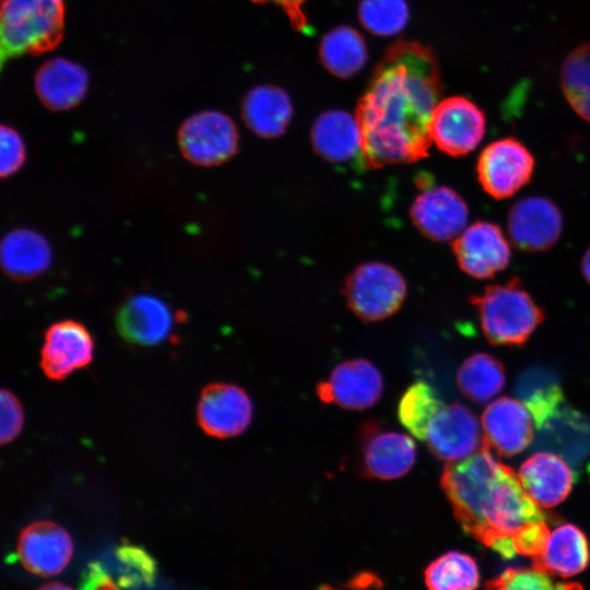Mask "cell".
Wrapping results in <instances>:
<instances>
[{
	"mask_svg": "<svg viewBox=\"0 0 590 590\" xmlns=\"http://www.w3.org/2000/svg\"><path fill=\"white\" fill-rule=\"evenodd\" d=\"M442 404L430 385L416 380L406 388L399 401L398 418L412 436L425 440L428 425Z\"/></svg>",
	"mask_w": 590,
	"mask_h": 590,
	"instance_id": "29",
	"label": "cell"
},
{
	"mask_svg": "<svg viewBox=\"0 0 590 590\" xmlns=\"http://www.w3.org/2000/svg\"><path fill=\"white\" fill-rule=\"evenodd\" d=\"M311 142L323 158L343 163L362 155V133L357 119L340 109L317 117L311 129Z\"/></svg>",
	"mask_w": 590,
	"mask_h": 590,
	"instance_id": "23",
	"label": "cell"
},
{
	"mask_svg": "<svg viewBox=\"0 0 590 590\" xmlns=\"http://www.w3.org/2000/svg\"><path fill=\"white\" fill-rule=\"evenodd\" d=\"M66 0H1L2 62L54 49L64 28Z\"/></svg>",
	"mask_w": 590,
	"mask_h": 590,
	"instance_id": "4",
	"label": "cell"
},
{
	"mask_svg": "<svg viewBox=\"0 0 590 590\" xmlns=\"http://www.w3.org/2000/svg\"><path fill=\"white\" fill-rule=\"evenodd\" d=\"M440 485L463 531L502 557L532 558L542 551L550 533L546 515L518 474L485 446L464 460L448 462Z\"/></svg>",
	"mask_w": 590,
	"mask_h": 590,
	"instance_id": "2",
	"label": "cell"
},
{
	"mask_svg": "<svg viewBox=\"0 0 590 590\" xmlns=\"http://www.w3.org/2000/svg\"><path fill=\"white\" fill-rule=\"evenodd\" d=\"M452 251L460 269L477 280L494 278L504 271L511 257L509 241L492 222L477 221L453 239Z\"/></svg>",
	"mask_w": 590,
	"mask_h": 590,
	"instance_id": "12",
	"label": "cell"
},
{
	"mask_svg": "<svg viewBox=\"0 0 590 590\" xmlns=\"http://www.w3.org/2000/svg\"><path fill=\"white\" fill-rule=\"evenodd\" d=\"M519 481L530 498L541 508L563 503L574 484L569 465L552 452H538L520 465Z\"/></svg>",
	"mask_w": 590,
	"mask_h": 590,
	"instance_id": "20",
	"label": "cell"
},
{
	"mask_svg": "<svg viewBox=\"0 0 590 590\" xmlns=\"http://www.w3.org/2000/svg\"><path fill=\"white\" fill-rule=\"evenodd\" d=\"M319 56L323 67L341 79L359 72L368 58L364 38L355 28L346 25L337 26L322 37Z\"/></svg>",
	"mask_w": 590,
	"mask_h": 590,
	"instance_id": "26",
	"label": "cell"
},
{
	"mask_svg": "<svg viewBox=\"0 0 590 590\" xmlns=\"http://www.w3.org/2000/svg\"><path fill=\"white\" fill-rule=\"evenodd\" d=\"M425 440L429 450L446 462L464 460L483 447V434L475 415L458 402L444 403L438 409Z\"/></svg>",
	"mask_w": 590,
	"mask_h": 590,
	"instance_id": "13",
	"label": "cell"
},
{
	"mask_svg": "<svg viewBox=\"0 0 590 590\" xmlns=\"http://www.w3.org/2000/svg\"><path fill=\"white\" fill-rule=\"evenodd\" d=\"M70 534L59 524L39 520L23 528L17 541V555L26 570L49 577L62 571L71 559Z\"/></svg>",
	"mask_w": 590,
	"mask_h": 590,
	"instance_id": "18",
	"label": "cell"
},
{
	"mask_svg": "<svg viewBox=\"0 0 590 590\" xmlns=\"http://www.w3.org/2000/svg\"><path fill=\"white\" fill-rule=\"evenodd\" d=\"M322 590H332V589H330V588H322Z\"/></svg>",
	"mask_w": 590,
	"mask_h": 590,
	"instance_id": "40",
	"label": "cell"
},
{
	"mask_svg": "<svg viewBox=\"0 0 590 590\" xmlns=\"http://www.w3.org/2000/svg\"><path fill=\"white\" fill-rule=\"evenodd\" d=\"M485 590H583L578 582L555 580L535 568H508L485 583Z\"/></svg>",
	"mask_w": 590,
	"mask_h": 590,
	"instance_id": "32",
	"label": "cell"
},
{
	"mask_svg": "<svg viewBox=\"0 0 590 590\" xmlns=\"http://www.w3.org/2000/svg\"><path fill=\"white\" fill-rule=\"evenodd\" d=\"M534 156L518 139L507 137L487 144L476 163L482 189L496 200L512 197L532 178Z\"/></svg>",
	"mask_w": 590,
	"mask_h": 590,
	"instance_id": "6",
	"label": "cell"
},
{
	"mask_svg": "<svg viewBox=\"0 0 590 590\" xmlns=\"http://www.w3.org/2000/svg\"><path fill=\"white\" fill-rule=\"evenodd\" d=\"M589 559L586 534L573 523H562L550 530L542 551L532 557V565L553 577L567 578L581 573Z\"/></svg>",
	"mask_w": 590,
	"mask_h": 590,
	"instance_id": "22",
	"label": "cell"
},
{
	"mask_svg": "<svg viewBox=\"0 0 590 590\" xmlns=\"http://www.w3.org/2000/svg\"><path fill=\"white\" fill-rule=\"evenodd\" d=\"M417 229L435 241L455 239L467 226L469 209L462 197L447 186L426 189L411 205Z\"/></svg>",
	"mask_w": 590,
	"mask_h": 590,
	"instance_id": "17",
	"label": "cell"
},
{
	"mask_svg": "<svg viewBox=\"0 0 590 590\" xmlns=\"http://www.w3.org/2000/svg\"><path fill=\"white\" fill-rule=\"evenodd\" d=\"M178 145L186 160L199 166H214L231 158L238 148L234 121L217 110L189 116L178 129Z\"/></svg>",
	"mask_w": 590,
	"mask_h": 590,
	"instance_id": "8",
	"label": "cell"
},
{
	"mask_svg": "<svg viewBox=\"0 0 590 590\" xmlns=\"http://www.w3.org/2000/svg\"><path fill=\"white\" fill-rule=\"evenodd\" d=\"M343 294L355 316L365 321H379L401 307L406 284L397 269L374 261L358 266L349 275Z\"/></svg>",
	"mask_w": 590,
	"mask_h": 590,
	"instance_id": "5",
	"label": "cell"
},
{
	"mask_svg": "<svg viewBox=\"0 0 590 590\" xmlns=\"http://www.w3.org/2000/svg\"><path fill=\"white\" fill-rule=\"evenodd\" d=\"M441 88L429 47L412 40L389 47L356 107L362 164L379 168L426 157L432 144L429 122Z\"/></svg>",
	"mask_w": 590,
	"mask_h": 590,
	"instance_id": "1",
	"label": "cell"
},
{
	"mask_svg": "<svg viewBox=\"0 0 590 590\" xmlns=\"http://www.w3.org/2000/svg\"><path fill=\"white\" fill-rule=\"evenodd\" d=\"M94 340L87 328L72 319L50 324L44 334L39 365L45 376L61 381L93 359Z\"/></svg>",
	"mask_w": 590,
	"mask_h": 590,
	"instance_id": "15",
	"label": "cell"
},
{
	"mask_svg": "<svg viewBox=\"0 0 590 590\" xmlns=\"http://www.w3.org/2000/svg\"><path fill=\"white\" fill-rule=\"evenodd\" d=\"M82 590H118L98 563L88 566Z\"/></svg>",
	"mask_w": 590,
	"mask_h": 590,
	"instance_id": "37",
	"label": "cell"
},
{
	"mask_svg": "<svg viewBox=\"0 0 590 590\" xmlns=\"http://www.w3.org/2000/svg\"><path fill=\"white\" fill-rule=\"evenodd\" d=\"M293 115L287 93L274 85L251 88L241 105V116L248 128L262 138H276L287 128Z\"/></svg>",
	"mask_w": 590,
	"mask_h": 590,
	"instance_id": "25",
	"label": "cell"
},
{
	"mask_svg": "<svg viewBox=\"0 0 590 590\" xmlns=\"http://www.w3.org/2000/svg\"><path fill=\"white\" fill-rule=\"evenodd\" d=\"M483 446L504 457L523 451L532 441L534 418L524 403L502 397L482 414Z\"/></svg>",
	"mask_w": 590,
	"mask_h": 590,
	"instance_id": "16",
	"label": "cell"
},
{
	"mask_svg": "<svg viewBox=\"0 0 590 590\" xmlns=\"http://www.w3.org/2000/svg\"><path fill=\"white\" fill-rule=\"evenodd\" d=\"M560 85L571 108L590 122V43L578 46L566 57Z\"/></svg>",
	"mask_w": 590,
	"mask_h": 590,
	"instance_id": "30",
	"label": "cell"
},
{
	"mask_svg": "<svg viewBox=\"0 0 590 590\" xmlns=\"http://www.w3.org/2000/svg\"><path fill=\"white\" fill-rule=\"evenodd\" d=\"M358 17L371 34L392 36L405 27L409 7L405 0H361Z\"/></svg>",
	"mask_w": 590,
	"mask_h": 590,
	"instance_id": "31",
	"label": "cell"
},
{
	"mask_svg": "<svg viewBox=\"0 0 590 590\" xmlns=\"http://www.w3.org/2000/svg\"><path fill=\"white\" fill-rule=\"evenodd\" d=\"M484 335L494 345L523 344L543 321V309L532 299L518 276L472 295Z\"/></svg>",
	"mask_w": 590,
	"mask_h": 590,
	"instance_id": "3",
	"label": "cell"
},
{
	"mask_svg": "<svg viewBox=\"0 0 590 590\" xmlns=\"http://www.w3.org/2000/svg\"><path fill=\"white\" fill-rule=\"evenodd\" d=\"M564 227L559 208L543 196H529L515 202L507 216L512 245L526 252L545 251L560 238Z\"/></svg>",
	"mask_w": 590,
	"mask_h": 590,
	"instance_id": "10",
	"label": "cell"
},
{
	"mask_svg": "<svg viewBox=\"0 0 590 590\" xmlns=\"http://www.w3.org/2000/svg\"><path fill=\"white\" fill-rule=\"evenodd\" d=\"M428 590H476L480 569L475 559L458 551L444 553L425 569Z\"/></svg>",
	"mask_w": 590,
	"mask_h": 590,
	"instance_id": "28",
	"label": "cell"
},
{
	"mask_svg": "<svg viewBox=\"0 0 590 590\" xmlns=\"http://www.w3.org/2000/svg\"><path fill=\"white\" fill-rule=\"evenodd\" d=\"M0 174L2 177H9L23 166L26 158L25 145L15 129L2 125L0 129Z\"/></svg>",
	"mask_w": 590,
	"mask_h": 590,
	"instance_id": "34",
	"label": "cell"
},
{
	"mask_svg": "<svg viewBox=\"0 0 590 590\" xmlns=\"http://www.w3.org/2000/svg\"><path fill=\"white\" fill-rule=\"evenodd\" d=\"M257 3H275L283 9L287 15L292 26L298 32L308 30V21L303 11V5L306 0H251Z\"/></svg>",
	"mask_w": 590,
	"mask_h": 590,
	"instance_id": "36",
	"label": "cell"
},
{
	"mask_svg": "<svg viewBox=\"0 0 590 590\" xmlns=\"http://www.w3.org/2000/svg\"><path fill=\"white\" fill-rule=\"evenodd\" d=\"M88 87L86 70L71 60L54 58L35 74V91L40 102L51 110H68L76 106Z\"/></svg>",
	"mask_w": 590,
	"mask_h": 590,
	"instance_id": "21",
	"label": "cell"
},
{
	"mask_svg": "<svg viewBox=\"0 0 590 590\" xmlns=\"http://www.w3.org/2000/svg\"><path fill=\"white\" fill-rule=\"evenodd\" d=\"M37 590H73V589L66 586V585H63V583L52 582V583L44 585L43 587L38 588Z\"/></svg>",
	"mask_w": 590,
	"mask_h": 590,
	"instance_id": "39",
	"label": "cell"
},
{
	"mask_svg": "<svg viewBox=\"0 0 590 590\" xmlns=\"http://www.w3.org/2000/svg\"><path fill=\"white\" fill-rule=\"evenodd\" d=\"M580 269L585 280L590 285V246L582 256Z\"/></svg>",
	"mask_w": 590,
	"mask_h": 590,
	"instance_id": "38",
	"label": "cell"
},
{
	"mask_svg": "<svg viewBox=\"0 0 590 590\" xmlns=\"http://www.w3.org/2000/svg\"><path fill=\"white\" fill-rule=\"evenodd\" d=\"M252 412V402L243 388L233 384L213 382L200 393L197 422L208 436L231 438L248 428Z\"/></svg>",
	"mask_w": 590,
	"mask_h": 590,
	"instance_id": "11",
	"label": "cell"
},
{
	"mask_svg": "<svg viewBox=\"0 0 590 590\" xmlns=\"http://www.w3.org/2000/svg\"><path fill=\"white\" fill-rule=\"evenodd\" d=\"M382 391L384 380L379 369L364 358L339 364L328 380L316 387L321 401L352 411H363L375 405Z\"/></svg>",
	"mask_w": 590,
	"mask_h": 590,
	"instance_id": "14",
	"label": "cell"
},
{
	"mask_svg": "<svg viewBox=\"0 0 590 590\" xmlns=\"http://www.w3.org/2000/svg\"><path fill=\"white\" fill-rule=\"evenodd\" d=\"M486 131L484 111L464 96H450L435 107L430 122L432 142L450 156L467 155L477 148Z\"/></svg>",
	"mask_w": 590,
	"mask_h": 590,
	"instance_id": "9",
	"label": "cell"
},
{
	"mask_svg": "<svg viewBox=\"0 0 590 590\" xmlns=\"http://www.w3.org/2000/svg\"><path fill=\"white\" fill-rule=\"evenodd\" d=\"M506 381L503 364L494 356L475 353L469 356L457 371L461 392L476 403H485L497 396Z\"/></svg>",
	"mask_w": 590,
	"mask_h": 590,
	"instance_id": "27",
	"label": "cell"
},
{
	"mask_svg": "<svg viewBox=\"0 0 590 590\" xmlns=\"http://www.w3.org/2000/svg\"><path fill=\"white\" fill-rule=\"evenodd\" d=\"M116 556L121 564L119 583L126 588H138L151 585L156 577L154 558L141 546L122 542Z\"/></svg>",
	"mask_w": 590,
	"mask_h": 590,
	"instance_id": "33",
	"label": "cell"
},
{
	"mask_svg": "<svg viewBox=\"0 0 590 590\" xmlns=\"http://www.w3.org/2000/svg\"><path fill=\"white\" fill-rule=\"evenodd\" d=\"M119 335L127 342L142 346L163 342L173 327L168 306L158 297L139 294L128 298L115 318Z\"/></svg>",
	"mask_w": 590,
	"mask_h": 590,
	"instance_id": "19",
	"label": "cell"
},
{
	"mask_svg": "<svg viewBox=\"0 0 590 590\" xmlns=\"http://www.w3.org/2000/svg\"><path fill=\"white\" fill-rule=\"evenodd\" d=\"M51 262V249L46 238L28 228L9 232L1 243V264L16 281H26L44 273Z\"/></svg>",
	"mask_w": 590,
	"mask_h": 590,
	"instance_id": "24",
	"label": "cell"
},
{
	"mask_svg": "<svg viewBox=\"0 0 590 590\" xmlns=\"http://www.w3.org/2000/svg\"><path fill=\"white\" fill-rule=\"evenodd\" d=\"M1 444L5 445L13 441L21 433L24 424V410L16 396L2 389L1 393Z\"/></svg>",
	"mask_w": 590,
	"mask_h": 590,
	"instance_id": "35",
	"label": "cell"
},
{
	"mask_svg": "<svg viewBox=\"0 0 590 590\" xmlns=\"http://www.w3.org/2000/svg\"><path fill=\"white\" fill-rule=\"evenodd\" d=\"M415 458V444L409 435L388 429L375 421L361 426L357 467L365 479H399L413 468Z\"/></svg>",
	"mask_w": 590,
	"mask_h": 590,
	"instance_id": "7",
	"label": "cell"
}]
</instances>
